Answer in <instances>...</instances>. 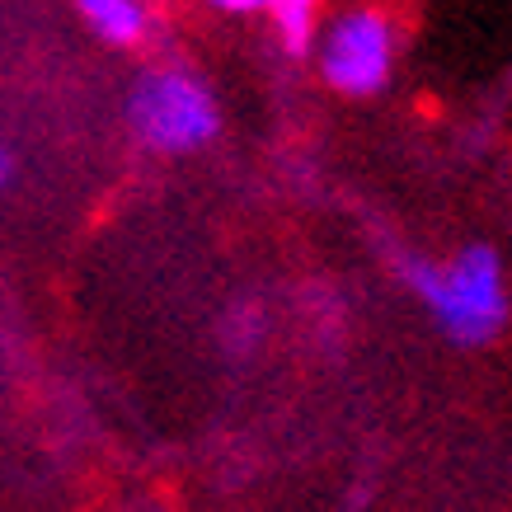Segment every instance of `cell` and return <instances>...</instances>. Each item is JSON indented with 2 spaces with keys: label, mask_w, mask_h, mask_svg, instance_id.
<instances>
[{
  "label": "cell",
  "mask_w": 512,
  "mask_h": 512,
  "mask_svg": "<svg viewBox=\"0 0 512 512\" xmlns=\"http://www.w3.org/2000/svg\"><path fill=\"white\" fill-rule=\"evenodd\" d=\"M395 268L451 343L480 348L508 325V278H503V259L494 245L456 249L447 264L400 254Z\"/></svg>",
  "instance_id": "cell-1"
},
{
  "label": "cell",
  "mask_w": 512,
  "mask_h": 512,
  "mask_svg": "<svg viewBox=\"0 0 512 512\" xmlns=\"http://www.w3.org/2000/svg\"><path fill=\"white\" fill-rule=\"evenodd\" d=\"M127 123H132L141 146L165 151V156H184L221 132V109L198 76H188L179 66H160L132 85Z\"/></svg>",
  "instance_id": "cell-2"
},
{
  "label": "cell",
  "mask_w": 512,
  "mask_h": 512,
  "mask_svg": "<svg viewBox=\"0 0 512 512\" xmlns=\"http://www.w3.org/2000/svg\"><path fill=\"white\" fill-rule=\"evenodd\" d=\"M320 43V76L329 90L348 94V99H372L390 85L395 71V29H390L386 10L376 5H353L325 24Z\"/></svg>",
  "instance_id": "cell-3"
},
{
  "label": "cell",
  "mask_w": 512,
  "mask_h": 512,
  "mask_svg": "<svg viewBox=\"0 0 512 512\" xmlns=\"http://www.w3.org/2000/svg\"><path fill=\"white\" fill-rule=\"evenodd\" d=\"M80 15L90 19V29L113 47H132L146 38L151 19H146V5L141 0H76Z\"/></svg>",
  "instance_id": "cell-4"
},
{
  "label": "cell",
  "mask_w": 512,
  "mask_h": 512,
  "mask_svg": "<svg viewBox=\"0 0 512 512\" xmlns=\"http://www.w3.org/2000/svg\"><path fill=\"white\" fill-rule=\"evenodd\" d=\"M264 10L278 29L282 47L292 57H306L315 47V29H320V0H264Z\"/></svg>",
  "instance_id": "cell-5"
},
{
  "label": "cell",
  "mask_w": 512,
  "mask_h": 512,
  "mask_svg": "<svg viewBox=\"0 0 512 512\" xmlns=\"http://www.w3.org/2000/svg\"><path fill=\"white\" fill-rule=\"evenodd\" d=\"M259 343H264V311L254 306V301H240L226 311L221 320V348L231 357H254L259 353Z\"/></svg>",
  "instance_id": "cell-6"
},
{
  "label": "cell",
  "mask_w": 512,
  "mask_h": 512,
  "mask_svg": "<svg viewBox=\"0 0 512 512\" xmlns=\"http://www.w3.org/2000/svg\"><path fill=\"white\" fill-rule=\"evenodd\" d=\"M207 5H217L226 15H254V10H264V0H207Z\"/></svg>",
  "instance_id": "cell-7"
},
{
  "label": "cell",
  "mask_w": 512,
  "mask_h": 512,
  "mask_svg": "<svg viewBox=\"0 0 512 512\" xmlns=\"http://www.w3.org/2000/svg\"><path fill=\"white\" fill-rule=\"evenodd\" d=\"M10 170H15V165H10V151H5V146H0V188L10 184Z\"/></svg>",
  "instance_id": "cell-8"
}]
</instances>
